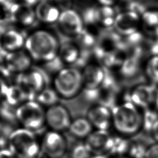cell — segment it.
<instances>
[{
    "instance_id": "obj_22",
    "label": "cell",
    "mask_w": 158,
    "mask_h": 158,
    "mask_svg": "<svg viewBox=\"0 0 158 158\" xmlns=\"http://www.w3.org/2000/svg\"><path fill=\"white\" fill-rule=\"evenodd\" d=\"M93 127L86 117H77L72 120L69 131L78 138L86 139L93 131Z\"/></svg>"
},
{
    "instance_id": "obj_46",
    "label": "cell",
    "mask_w": 158,
    "mask_h": 158,
    "mask_svg": "<svg viewBox=\"0 0 158 158\" xmlns=\"http://www.w3.org/2000/svg\"><path fill=\"white\" fill-rule=\"evenodd\" d=\"M63 158H65V157H63Z\"/></svg>"
},
{
    "instance_id": "obj_44",
    "label": "cell",
    "mask_w": 158,
    "mask_h": 158,
    "mask_svg": "<svg viewBox=\"0 0 158 158\" xmlns=\"http://www.w3.org/2000/svg\"><path fill=\"white\" fill-rule=\"evenodd\" d=\"M57 1H66V0H57Z\"/></svg>"
},
{
    "instance_id": "obj_36",
    "label": "cell",
    "mask_w": 158,
    "mask_h": 158,
    "mask_svg": "<svg viewBox=\"0 0 158 158\" xmlns=\"http://www.w3.org/2000/svg\"><path fill=\"white\" fill-rule=\"evenodd\" d=\"M8 88L9 85L4 79V77L0 76V101L4 99Z\"/></svg>"
},
{
    "instance_id": "obj_17",
    "label": "cell",
    "mask_w": 158,
    "mask_h": 158,
    "mask_svg": "<svg viewBox=\"0 0 158 158\" xmlns=\"http://www.w3.org/2000/svg\"><path fill=\"white\" fill-rule=\"evenodd\" d=\"M26 36L20 31L11 28L0 36L1 48L7 52L20 51L25 46Z\"/></svg>"
},
{
    "instance_id": "obj_23",
    "label": "cell",
    "mask_w": 158,
    "mask_h": 158,
    "mask_svg": "<svg viewBox=\"0 0 158 158\" xmlns=\"http://www.w3.org/2000/svg\"><path fill=\"white\" fill-rule=\"evenodd\" d=\"M59 95L54 88L46 86L37 94L35 101L42 106L49 107L59 103Z\"/></svg>"
},
{
    "instance_id": "obj_16",
    "label": "cell",
    "mask_w": 158,
    "mask_h": 158,
    "mask_svg": "<svg viewBox=\"0 0 158 158\" xmlns=\"http://www.w3.org/2000/svg\"><path fill=\"white\" fill-rule=\"evenodd\" d=\"M139 21L138 14L128 10L115 16L114 27L118 33L128 36L136 31Z\"/></svg>"
},
{
    "instance_id": "obj_32",
    "label": "cell",
    "mask_w": 158,
    "mask_h": 158,
    "mask_svg": "<svg viewBox=\"0 0 158 158\" xmlns=\"http://www.w3.org/2000/svg\"><path fill=\"white\" fill-rule=\"evenodd\" d=\"M96 9L97 7L89 6L83 9L80 15L84 23L90 25L96 23Z\"/></svg>"
},
{
    "instance_id": "obj_38",
    "label": "cell",
    "mask_w": 158,
    "mask_h": 158,
    "mask_svg": "<svg viewBox=\"0 0 158 158\" xmlns=\"http://www.w3.org/2000/svg\"><path fill=\"white\" fill-rule=\"evenodd\" d=\"M151 134L153 139L155 141L156 143H158V121L156 123L154 126L153 127Z\"/></svg>"
},
{
    "instance_id": "obj_33",
    "label": "cell",
    "mask_w": 158,
    "mask_h": 158,
    "mask_svg": "<svg viewBox=\"0 0 158 158\" xmlns=\"http://www.w3.org/2000/svg\"><path fill=\"white\" fill-rule=\"evenodd\" d=\"M12 131L9 123L0 122V146L1 148H3L6 144H8L9 139Z\"/></svg>"
},
{
    "instance_id": "obj_14",
    "label": "cell",
    "mask_w": 158,
    "mask_h": 158,
    "mask_svg": "<svg viewBox=\"0 0 158 158\" xmlns=\"http://www.w3.org/2000/svg\"><path fill=\"white\" fill-rule=\"evenodd\" d=\"M32 58L27 51L7 52L4 58L5 65L10 73L20 74L30 69Z\"/></svg>"
},
{
    "instance_id": "obj_8",
    "label": "cell",
    "mask_w": 158,
    "mask_h": 158,
    "mask_svg": "<svg viewBox=\"0 0 158 158\" xmlns=\"http://www.w3.org/2000/svg\"><path fill=\"white\" fill-rule=\"evenodd\" d=\"M59 30L67 38L77 37L84 29V22L81 15L75 10L67 9L61 11L57 21Z\"/></svg>"
},
{
    "instance_id": "obj_26",
    "label": "cell",
    "mask_w": 158,
    "mask_h": 158,
    "mask_svg": "<svg viewBox=\"0 0 158 158\" xmlns=\"http://www.w3.org/2000/svg\"><path fill=\"white\" fill-rule=\"evenodd\" d=\"M158 121V111L150 107L142 112V130L151 133L153 127Z\"/></svg>"
},
{
    "instance_id": "obj_40",
    "label": "cell",
    "mask_w": 158,
    "mask_h": 158,
    "mask_svg": "<svg viewBox=\"0 0 158 158\" xmlns=\"http://www.w3.org/2000/svg\"><path fill=\"white\" fill-rule=\"evenodd\" d=\"M153 105L155 107V109L158 111V89H157L156 94V96H155V98H154V101Z\"/></svg>"
},
{
    "instance_id": "obj_29",
    "label": "cell",
    "mask_w": 158,
    "mask_h": 158,
    "mask_svg": "<svg viewBox=\"0 0 158 158\" xmlns=\"http://www.w3.org/2000/svg\"><path fill=\"white\" fill-rule=\"evenodd\" d=\"M148 146L139 141L130 143L128 151L129 158H144Z\"/></svg>"
},
{
    "instance_id": "obj_24",
    "label": "cell",
    "mask_w": 158,
    "mask_h": 158,
    "mask_svg": "<svg viewBox=\"0 0 158 158\" xmlns=\"http://www.w3.org/2000/svg\"><path fill=\"white\" fill-rule=\"evenodd\" d=\"M115 11L111 6H101L96 9V23L103 27L108 28L114 25Z\"/></svg>"
},
{
    "instance_id": "obj_7",
    "label": "cell",
    "mask_w": 158,
    "mask_h": 158,
    "mask_svg": "<svg viewBox=\"0 0 158 158\" xmlns=\"http://www.w3.org/2000/svg\"><path fill=\"white\" fill-rule=\"evenodd\" d=\"M157 90L154 84H138L125 94L123 101L130 102L139 109L149 108L154 104Z\"/></svg>"
},
{
    "instance_id": "obj_43",
    "label": "cell",
    "mask_w": 158,
    "mask_h": 158,
    "mask_svg": "<svg viewBox=\"0 0 158 158\" xmlns=\"http://www.w3.org/2000/svg\"><path fill=\"white\" fill-rule=\"evenodd\" d=\"M1 50H2V48H1V43H0V51H1Z\"/></svg>"
},
{
    "instance_id": "obj_35",
    "label": "cell",
    "mask_w": 158,
    "mask_h": 158,
    "mask_svg": "<svg viewBox=\"0 0 158 158\" xmlns=\"http://www.w3.org/2000/svg\"><path fill=\"white\" fill-rule=\"evenodd\" d=\"M6 52H7L4 50L0 51V76L2 77L7 76L10 73L6 68L4 62V58Z\"/></svg>"
},
{
    "instance_id": "obj_42",
    "label": "cell",
    "mask_w": 158,
    "mask_h": 158,
    "mask_svg": "<svg viewBox=\"0 0 158 158\" xmlns=\"http://www.w3.org/2000/svg\"><path fill=\"white\" fill-rule=\"evenodd\" d=\"M114 158H129V157H127L125 156H117V157H115Z\"/></svg>"
},
{
    "instance_id": "obj_21",
    "label": "cell",
    "mask_w": 158,
    "mask_h": 158,
    "mask_svg": "<svg viewBox=\"0 0 158 158\" xmlns=\"http://www.w3.org/2000/svg\"><path fill=\"white\" fill-rule=\"evenodd\" d=\"M5 103L7 105L16 108L23 102L29 101L28 95L25 90L19 84L9 85L8 89L4 98Z\"/></svg>"
},
{
    "instance_id": "obj_39",
    "label": "cell",
    "mask_w": 158,
    "mask_h": 158,
    "mask_svg": "<svg viewBox=\"0 0 158 158\" xmlns=\"http://www.w3.org/2000/svg\"><path fill=\"white\" fill-rule=\"evenodd\" d=\"M102 6H111L114 4L118 0H97Z\"/></svg>"
},
{
    "instance_id": "obj_19",
    "label": "cell",
    "mask_w": 158,
    "mask_h": 158,
    "mask_svg": "<svg viewBox=\"0 0 158 158\" xmlns=\"http://www.w3.org/2000/svg\"><path fill=\"white\" fill-rule=\"evenodd\" d=\"M81 50L77 43L71 41H62L58 52V57L64 64L75 65L78 62Z\"/></svg>"
},
{
    "instance_id": "obj_31",
    "label": "cell",
    "mask_w": 158,
    "mask_h": 158,
    "mask_svg": "<svg viewBox=\"0 0 158 158\" xmlns=\"http://www.w3.org/2000/svg\"><path fill=\"white\" fill-rule=\"evenodd\" d=\"M92 155L85 143H79L73 146L71 151L70 158H91Z\"/></svg>"
},
{
    "instance_id": "obj_11",
    "label": "cell",
    "mask_w": 158,
    "mask_h": 158,
    "mask_svg": "<svg viewBox=\"0 0 158 158\" xmlns=\"http://www.w3.org/2000/svg\"><path fill=\"white\" fill-rule=\"evenodd\" d=\"M112 141V135L107 130H94L84 142L91 155L109 154Z\"/></svg>"
},
{
    "instance_id": "obj_20",
    "label": "cell",
    "mask_w": 158,
    "mask_h": 158,
    "mask_svg": "<svg viewBox=\"0 0 158 158\" xmlns=\"http://www.w3.org/2000/svg\"><path fill=\"white\" fill-rule=\"evenodd\" d=\"M141 55L131 53L122 62L119 68L121 76L125 78L130 79L137 75L140 70L139 58Z\"/></svg>"
},
{
    "instance_id": "obj_18",
    "label": "cell",
    "mask_w": 158,
    "mask_h": 158,
    "mask_svg": "<svg viewBox=\"0 0 158 158\" xmlns=\"http://www.w3.org/2000/svg\"><path fill=\"white\" fill-rule=\"evenodd\" d=\"M35 12L37 20L47 24L57 22L61 13L57 6L46 1L39 2L36 6Z\"/></svg>"
},
{
    "instance_id": "obj_10",
    "label": "cell",
    "mask_w": 158,
    "mask_h": 158,
    "mask_svg": "<svg viewBox=\"0 0 158 158\" xmlns=\"http://www.w3.org/2000/svg\"><path fill=\"white\" fill-rule=\"evenodd\" d=\"M45 118L50 130L60 133L69 129L72 120L69 110L59 103L48 107Z\"/></svg>"
},
{
    "instance_id": "obj_27",
    "label": "cell",
    "mask_w": 158,
    "mask_h": 158,
    "mask_svg": "<svg viewBox=\"0 0 158 158\" xmlns=\"http://www.w3.org/2000/svg\"><path fill=\"white\" fill-rule=\"evenodd\" d=\"M145 73L151 83L158 85V56L151 57L145 66Z\"/></svg>"
},
{
    "instance_id": "obj_25",
    "label": "cell",
    "mask_w": 158,
    "mask_h": 158,
    "mask_svg": "<svg viewBox=\"0 0 158 158\" xmlns=\"http://www.w3.org/2000/svg\"><path fill=\"white\" fill-rule=\"evenodd\" d=\"M130 142L127 137L117 135L112 136V141L109 154L117 156H123L128 152Z\"/></svg>"
},
{
    "instance_id": "obj_30",
    "label": "cell",
    "mask_w": 158,
    "mask_h": 158,
    "mask_svg": "<svg viewBox=\"0 0 158 158\" xmlns=\"http://www.w3.org/2000/svg\"><path fill=\"white\" fill-rule=\"evenodd\" d=\"M142 20L146 28L154 29L156 31L158 28V11L148 10L144 12L142 15Z\"/></svg>"
},
{
    "instance_id": "obj_37",
    "label": "cell",
    "mask_w": 158,
    "mask_h": 158,
    "mask_svg": "<svg viewBox=\"0 0 158 158\" xmlns=\"http://www.w3.org/2000/svg\"><path fill=\"white\" fill-rule=\"evenodd\" d=\"M0 158H17L9 148L0 149Z\"/></svg>"
},
{
    "instance_id": "obj_9",
    "label": "cell",
    "mask_w": 158,
    "mask_h": 158,
    "mask_svg": "<svg viewBox=\"0 0 158 158\" xmlns=\"http://www.w3.org/2000/svg\"><path fill=\"white\" fill-rule=\"evenodd\" d=\"M41 151L48 158H63L67 148L65 137L60 132L49 130L43 137Z\"/></svg>"
},
{
    "instance_id": "obj_15",
    "label": "cell",
    "mask_w": 158,
    "mask_h": 158,
    "mask_svg": "<svg viewBox=\"0 0 158 158\" xmlns=\"http://www.w3.org/2000/svg\"><path fill=\"white\" fill-rule=\"evenodd\" d=\"M81 72L85 89L93 90L101 87L106 73L104 67L98 64L89 63L84 67Z\"/></svg>"
},
{
    "instance_id": "obj_6",
    "label": "cell",
    "mask_w": 158,
    "mask_h": 158,
    "mask_svg": "<svg viewBox=\"0 0 158 158\" xmlns=\"http://www.w3.org/2000/svg\"><path fill=\"white\" fill-rule=\"evenodd\" d=\"M46 75L43 70L31 68L18 74L16 83L22 87L30 100H35L37 94L46 87Z\"/></svg>"
},
{
    "instance_id": "obj_12",
    "label": "cell",
    "mask_w": 158,
    "mask_h": 158,
    "mask_svg": "<svg viewBox=\"0 0 158 158\" xmlns=\"http://www.w3.org/2000/svg\"><path fill=\"white\" fill-rule=\"evenodd\" d=\"M86 117L96 130L108 131L112 126V109L104 105L92 106L88 109Z\"/></svg>"
},
{
    "instance_id": "obj_3",
    "label": "cell",
    "mask_w": 158,
    "mask_h": 158,
    "mask_svg": "<svg viewBox=\"0 0 158 158\" xmlns=\"http://www.w3.org/2000/svg\"><path fill=\"white\" fill-rule=\"evenodd\" d=\"M8 147L17 158H36L41 151L34 131L23 127L13 130Z\"/></svg>"
},
{
    "instance_id": "obj_5",
    "label": "cell",
    "mask_w": 158,
    "mask_h": 158,
    "mask_svg": "<svg viewBox=\"0 0 158 158\" xmlns=\"http://www.w3.org/2000/svg\"><path fill=\"white\" fill-rule=\"evenodd\" d=\"M46 110L35 100L27 101L15 108V117L22 127L33 131L46 124Z\"/></svg>"
},
{
    "instance_id": "obj_41",
    "label": "cell",
    "mask_w": 158,
    "mask_h": 158,
    "mask_svg": "<svg viewBox=\"0 0 158 158\" xmlns=\"http://www.w3.org/2000/svg\"><path fill=\"white\" fill-rule=\"evenodd\" d=\"M91 158H109L107 154H96L93 155Z\"/></svg>"
},
{
    "instance_id": "obj_13",
    "label": "cell",
    "mask_w": 158,
    "mask_h": 158,
    "mask_svg": "<svg viewBox=\"0 0 158 158\" xmlns=\"http://www.w3.org/2000/svg\"><path fill=\"white\" fill-rule=\"evenodd\" d=\"M4 7L9 12V17L14 22H17L21 25L28 27L37 20L35 9L23 3L18 4L11 2Z\"/></svg>"
},
{
    "instance_id": "obj_34",
    "label": "cell",
    "mask_w": 158,
    "mask_h": 158,
    "mask_svg": "<svg viewBox=\"0 0 158 158\" xmlns=\"http://www.w3.org/2000/svg\"><path fill=\"white\" fill-rule=\"evenodd\" d=\"M144 158H158V143L148 146Z\"/></svg>"
},
{
    "instance_id": "obj_1",
    "label": "cell",
    "mask_w": 158,
    "mask_h": 158,
    "mask_svg": "<svg viewBox=\"0 0 158 158\" xmlns=\"http://www.w3.org/2000/svg\"><path fill=\"white\" fill-rule=\"evenodd\" d=\"M24 46L33 60L46 63L58 56L60 42L51 31L38 29L26 36Z\"/></svg>"
},
{
    "instance_id": "obj_4",
    "label": "cell",
    "mask_w": 158,
    "mask_h": 158,
    "mask_svg": "<svg viewBox=\"0 0 158 158\" xmlns=\"http://www.w3.org/2000/svg\"><path fill=\"white\" fill-rule=\"evenodd\" d=\"M83 88L84 85L82 72L77 67H64L54 77V88L61 98H73Z\"/></svg>"
},
{
    "instance_id": "obj_2",
    "label": "cell",
    "mask_w": 158,
    "mask_h": 158,
    "mask_svg": "<svg viewBox=\"0 0 158 158\" xmlns=\"http://www.w3.org/2000/svg\"><path fill=\"white\" fill-rule=\"evenodd\" d=\"M112 126L119 135L127 138L142 130V112L130 102L116 104L112 109Z\"/></svg>"
},
{
    "instance_id": "obj_45",
    "label": "cell",
    "mask_w": 158,
    "mask_h": 158,
    "mask_svg": "<svg viewBox=\"0 0 158 158\" xmlns=\"http://www.w3.org/2000/svg\"><path fill=\"white\" fill-rule=\"evenodd\" d=\"M0 149H1V146H0Z\"/></svg>"
},
{
    "instance_id": "obj_28",
    "label": "cell",
    "mask_w": 158,
    "mask_h": 158,
    "mask_svg": "<svg viewBox=\"0 0 158 158\" xmlns=\"http://www.w3.org/2000/svg\"><path fill=\"white\" fill-rule=\"evenodd\" d=\"M75 38L77 44L82 50L89 51L90 48L95 47L96 40L94 36L86 30H84Z\"/></svg>"
}]
</instances>
